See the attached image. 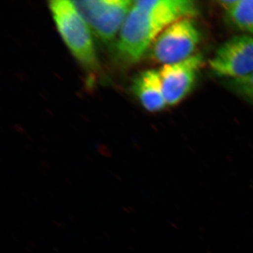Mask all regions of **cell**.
I'll return each mask as SVG.
<instances>
[{"label": "cell", "instance_id": "obj_8", "mask_svg": "<svg viewBox=\"0 0 253 253\" xmlns=\"http://www.w3.org/2000/svg\"><path fill=\"white\" fill-rule=\"evenodd\" d=\"M226 13L236 27L253 36V0H236Z\"/></svg>", "mask_w": 253, "mask_h": 253}, {"label": "cell", "instance_id": "obj_4", "mask_svg": "<svg viewBox=\"0 0 253 253\" xmlns=\"http://www.w3.org/2000/svg\"><path fill=\"white\" fill-rule=\"evenodd\" d=\"M73 4L100 39L112 41L122 28L132 6L129 0H84Z\"/></svg>", "mask_w": 253, "mask_h": 253}, {"label": "cell", "instance_id": "obj_2", "mask_svg": "<svg viewBox=\"0 0 253 253\" xmlns=\"http://www.w3.org/2000/svg\"><path fill=\"white\" fill-rule=\"evenodd\" d=\"M49 7L63 42L82 66L88 71L98 69L97 57L87 23L73 1L53 0Z\"/></svg>", "mask_w": 253, "mask_h": 253}, {"label": "cell", "instance_id": "obj_9", "mask_svg": "<svg viewBox=\"0 0 253 253\" xmlns=\"http://www.w3.org/2000/svg\"><path fill=\"white\" fill-rule=\"evenodd\" d=\"M231 91L253 105V72L244 77L226 80Z\"/></svg>", "mask_w": 253, "mask_h": 253}, {"label": "cell", "instance_id": "obj_3", "mask_svg": "<svg viewBox=\"0 0 253 253\" xmlns=\"http://www.w3.org/2000/svg\"><path fill=\"white\" fill-rule=\"evenodd\" d=\"M201 39V32L192 18L178 20L155 40L150 48L151 58L163 65L184 61L195 54Z\"/></svg>", "mask_w": 253, "mask_h": 253}, {"label": "cell", "instance_id": "obj_7", "mask_svg": "<svg viewBox=\"0 0 253 253\" xmlns=\"http://www.w3.org/2000/svg\"><path fill=\"white\" fill-rule=\"evenodd\" d=\"M132 87L143 107L149 112H158L168 106L158 71L146 70L139 73Z\"/></svg>", "mask_w": 253, "mask_h": 253}, {"label": "cell", "instance_id": "obj_6", "mask_svg": "<svg viewBox=\"0 0 253 253\" xmlns=\"http://www.w3.org/2000/svg\"><path fill=\"white\" fill-rule=\"evenodd\" d=\"M204 64L201 54H195L184 61L163 65L160 77L168 106L180 103L192 90Z\"/></svg>", "mask_w": 253, "mask_h": 253}, {"label": "cell", "instance_id": "obj_5", "mask_svg": "<svg viewBox=\"0 0 253 253\" xmlns=\"http://www.w3.org/2000/svg\"><path fill=\"white\" fill-rule=\"evenodd\" d=\"M209 65L214 75L226 80L253 72V36L242 35L226 41L218 48Z\"/></svg>", "mask_w": 253, "mask_h": 253}, {"label": "cell", "instance_id": "obj_1", "mask_svg": "<svg viewBox=\"0 0 253 253\" xmlns=\"http://www.w3.org/2000/svg\"><path fill=\"white\" fill-rule=\"evenodd\" d=\"M197 4L191 0H139L133 1L118 39L120 58L137 62L169 25L182 18L194 17Z\"/></svg>", "mask_w": 253, "mask_h": 253}]
</instances>
